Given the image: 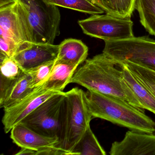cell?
<instances>
[{
	"label": "cell",
	"mask_w": 155,
	"mask_h": 155,
	"mask_svg": "<svg viewBox=\"0 0 155 155\" xmlns=\"http://www.w3.org/2000/svg\"><path fill=\"white\" fill-rule=\"evenodd\" d=\"M116 61L103 53L87 59L77 69L70 81L102 94L120 99L144 111V109L124 79Z\"/></svg>",
	"instance_id": "1"
},
{
	"label": "cell",
	"mask_w": 155,
	"mask_h": 155,
	"mask_svg": "<svg viewBox=\"0 0 155 155\" xmlns=\"http://www.w3.org/2000/svg\"><path fill=\"white\" fill-rule=\"evenodd\" d=\"M85 98L92 118L105 120L133 131L155 133V121L127 101L91 90L85 92Z\"/></svg>",
	"instance_id": "2"
},
{
	"label": "cell",
	"mask_w": 155,
	"mask_h": 155,
	"mask_svg": "<svg viewBox=\"0 0 155 155\" xmlns=\"http://www.w3.org/2000/svg\"><path fill=\"white\" fill-rule=\"evenodd\" d=\"M85 101V92L78 87L66 92L60 137L57 147L72 155L92 119Z\"/></svg>",
	"instance_id": "3"
},
{
	"label": "cell",
	"mask_w": 155,
	"mask_h": 155,
	"mask_svg": "<svg viewBox=\"0 0 155 155\" xmlns=\"http://www.w3.org/2000/svg\"><path fill=\"white\" fill-rule=\"evenodd\" d=\"M0 37L15 42L18 52L35 43L28 11L20 0H0Z\"/></svg>",
	"instance_id": "4"
},
{
	"label": "cell",
	"mask_w": 155,
	"mask_h": 155,
	"mask_svg": "<svg viewBox=\"0 0 155 155\" xmlns=\"http://www.w3.org/2000/svg\"><path fill=\"white\" fill-rule=\"evenodd\" d=\"M102 53L117 62L129 61L155 71V40L148 37L104 41Z\"/></svg>",
	"instance_id": "5"
},
{
	"label": "cell",
	"mask_w": 155,
	"mask_h": 155,
	"mask_svg": "<svg viewBox=\"0 0 155 155\" xmlns=\"http://www.w3.org/2000/svg\"><path fill=\"white\" fill-rule=\"evenodd\" d=\"M65 95L64 92L54 94L20 123L42 136L59 140Z\"/></svg>",
	"instance_id": "6"
},
{
	"label": "cell",
	"mask_w": 155,
	"mask_h": 155,
	"mask_svg": "<svg viewBox=\"0 0 155 155\" xmlns=\"http://www.w3.org/2000/svg\"><path fill=\"white\" fill-rule=\"evenodd\" d=\"M29 12L35 43L54 44L60 34L61 16L58 6L46 0H20Z\"/></svg>",
	"instance_id": "7"
},
{
	"label": "cell",
	"mask_w": 155,
	"mask_h": 155,
	"mask_svg": "<svg viewBox=\"0 0 155 155\" xmlns=\"http://www.w3.org/2000/svg\"><path fill=\"white\" fill-rule=\"evenodd\" d=\"M84 34L104 41L127 39L134 37L130 18L96 14L78 21Z\"/></svg>",
	"instance_id": "8"
},
{
	"label": "cell",
	"mask_w": 155,
	"mask_h": 155,
	"mask_svg": "<svg viewBox=\"0 0 155 155\" xmlns=\"http://www.w3.org/2000/svg\"><path fill=\"white\" fill-rule=\"evenodd\" d=\"M110 155H155V134L130 130L120 141L113 142Z\"/></svg>",
	"instance_id": "9"
},
{
	"label": "cell",
	"mask_w": 155,
	"mask_h": 155,
	"mask_svg": "<svg viewBox=\"0 0 155 155\" xmlns=\"http://www.w3.org/2000/svg\"><path fill=\"white\" fill-rule=\"evenodd\" d=\"M57 93L58 92L51 91H35L18 103L4 110L2 122L5 133L10 132L13 127L20 123L46 100Z\"/></svg>",
	"instance_id": "10"
},
{
	"label": "cell",
	"mask_w": 155,
	"mask_h": 155,
	"mask_svg": "<svg viewBox=\"0 0 155 155\" xmlns=\"http://www.w3.org/2000/svg\"><path fill=\"white\" fill-rule=\"evenodd\" d=\"M59 45L48 43H34L18 52L13 58L25 71L51 61L55 60L58 53Z\"/></svg>",
	"instance_id": "11"
},
{
	"label": "cell",
	"mask_w": 155,
	"mask_h": 155,
	"mask_svg": "<svg viewBox=\"0 0 155 155\" xmlns=\"http://www.w3.org/2000/svg\"><path fill=\"white\" fill-rule=\"evenodd\" d=\"M11 138L21 148L30 149L38 153L48 148L57 147L58 139L42 136L21 123L16 125L11 130Z\"/></svg>",
	"instance_id": "12"
},
{
	"label": "cell",
	"mask_w": 155,
	"mask_h": 155,
	"mask_svg": "<svg viewBox=\"0 0 155 155\" xmlns=\"http://www.w3.org/2000/svg\"><path fill=\"white\" fill-rule=\"evenodd\" d=\"M78 66L61 62H55L53 70L46 81L35 89V91L63 92L78 69Z\"/></svg>",
	"instance_id": "13"
},
{
	"label": "cell",
	"mask_w": 155,
	"mask_h": 155,
	"mask_svg": "<svg viewBox=\"0 0 155 155\" xmlns=\"http://www.w3.org/2000/svg\"><path fill=\"white\" fill-rule=\"evenodd\" d=\"M88 48L80 40L68 38L59 45L56 62H61L78 67L87 60Z\"/></svg>",
	"instance_id": "14"
},
{
	"label": "cell",
	"mask_w": 155,
	"mask_h": 155,
	"mask_svg": "<svg viewBox=\"0 0 155 155\" xmlns=\"http://www.w3.org/2000/svg\"><path fill=\"white\" fill-rule=\"evenodd\" d=\"M31 76L26 71L25 74L0 97V107L4 110L8 108L33 93L35 89L31 87Z\"/></svg>",
	"instance_id": "15"
},
{
	"label": "cell",
	"mask_w": 155,
	"mask_h": 155,
	"mask_svg": "<svg viewBox=\"0 0 155 155\" xmlns=\"http://www.w3.org/2000/svg\"><path fill=\"white\" fill-rule=\"evenodd\" d=\"M117 63L122 70L124 79L134 92L143 108L155 115V97L139 82L125 64L122 62Z\"/></svg>",
	"instance_id": "16"
},
{
	"label": "cell",
	"mask_w": 155,
	"mask_h": 155,
	"mask_svg": "<svg viewBox=\"0 0 155 155\" xmlns=\"http://www.w3.org/2000/svg\"><path fill=\"white\" fill-rule=\"evenodd\" d=\"M0 97L22 77L26 71L13 58L0 59Z\"/></svg>",
	"instance_id": "17"
},
{
	"label": "cell",
	"mask_w": 155,
	"mask_h": 155,
	"mask_svg": "<svg viewBox=\"0 0 155 155\" xmlns=\"http://www.w3.org/2000/svg\"><path fill=\"white\" fill-rule=\"evenodd\" d=\"M106 14L118 18H130L136 9V0H90Z\"/></svg>",
	"instance_id": "18"
},
{
	"label": "cell",
	"mask_w": 155,
	"mask_h": 155,
	"mask_svg": "<svg viewBox=\"0 0 155 155\" xmlns=\"http://www.w3.org/2000/svg\"><path fill=\"white\" fill-rule=\"evenodd\" d=\"M72 155H106V151L89 127L72 150Z\"/></svg>",
	"instance_id": "19"
},
{
	"label": "cell",
	"mask_w": 155,
	"mask_h": 155,
	"mask_svg": "<svg viewBox=\"0 0 155 155\" xmlns=\"http://www.w3.org/2000/svg\"><path fill=\"white\" fill-rule=\"evenodd\" d=\"M136 9L141 25L155 37V0H136Z\"/></svg>",
	"instance_id": "20"
},
{
	"label": "cell",
	"mask_w": 155,
	"mask_h": 155,
	"mask_svg": "<svg viewBox=\"0 0 155 155\" xmlns=\"http://www.w3.org/2000/svg\"><path fill=\"white\" fill-rule=\"evenodd\" d=\"M52 5L90 15L101 14L104 11L90 0H46Z\"/></svg>",
	"instance_id": "21"
},
{
	"label": "cell",
	"mask_w": 155,
	"mask_h": 155,
	"mask_svg": "<svg viewBox=\"0 0 155 155\" xmlns=\"http://www.w3.org/2000/svg\"><path fill=\"white\" fill-rule=\"evenodd\" d=\"M133 76L155 97V75L152 71L129 61H122Z\"/></svg>",
	"instance_id": "22"
},
{
	"label": "cell",
	"mask_w": 155,
	"mask_h": 155,
	"mask_svg": "<svg viewBox=\"0 0 155 155\" xmlns=\"http://www.w3.org/2000/svg\"><path fill=\"white\" fill-rule=\"evenodd\" d=\"M56 60L26 70L31 76V87L35 89L49 78L55 64Z\"/></svg>",
	"instance_id": "23"
},
{
	"label": "cell",
	"mask_w": 155,
	"mask_h": 155,
	"mask_svg": "<svg viewBox=\"0 0 155 155\" xmlns=\"http://www.w3.org/2000/svg\"><path fill=\"white\" fill-rule=\"evenodd\" d=\"M18 49L15 42L0 37V59L13 58Z\"/></svg>",
	"instance_id": "24"
},
{
	"label": "cell",
	"mask_w": 155,
	"mask_h": 155,
	"mask_svg": "<svg viewBox=\"0 0 155 155\" xmlns=\"http://www.w3.org/2000/svg\"><path fill=\"white\" fill-rule=\"evenodd\" d=\"M38 151L30 149L21 148V149L16 153L18 155H37Z\"/></svg>",
	"instance_id": "25"
},
{
	"label": "cell",
	"mask_w": 155,
	"mask_h": 155,
	"mask_svg": "<svg viewBox=\"0 0 155 155\" xmlns=\"http://www.w3.org/2000/svg\"><path fill=\"white\" fill-rule=\"evenodd\" d=\"M150 71H151V70H150ZM152 71V73H153V74H154V75H155V71Z\"/></svg>",
	"instance_id": "26"
}]
</instances>
